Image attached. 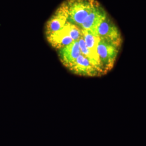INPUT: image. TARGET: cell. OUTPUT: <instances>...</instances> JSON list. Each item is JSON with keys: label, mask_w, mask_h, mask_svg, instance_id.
<instances>
[{"label": "cell", "mask_w": 146, "mask_h": 146, "mask_svg": "<svg viewBox=\"0 0 146 146\" xmlns=\"http://www.w3.org/2000/svg\"><path fill=\"white\" fill-rule=\"evenodd\" d=\"M68 21L81 26L91 11L100 4L96 0H66Z\"/></svg>", "instance_id": "cell-1"}, {"label": "cell", "mask_w": 146, "mask_h": 146, "mask_svg": "<svg viewBox=\"0 0 146 146\" xmlns=\"http://www.w3.org/2000/svg\"><path fill=\"white\" fill-rule=\"evenodd\" d=\"M120 47L121 45L100 38L97 51L104 74L111 70L114 66Z\"/></svg>", "instance_id": "cell-2"}, {"label": "cell", "mask_w": 146, "mask_h": 146, "mask_svg": "<svg viewBox=\"0 0 146 146\" xmlns=\"http://www.w3.org/2000/svg\"><path fill=\"white\" fill-rule=\"evenodd\" d=\"M97 34L101 39L121 45L122 38L119 29L109 16L102 21L97 29Z\"/></svg>", "instance_id": "cell-3"}, {"label": "cell", "mask_w": 146, "mask_h": 146, "mask_svg": "<svg viewBox=\"0 0 146 146\" xmlns=\"http://www.w3.org/2000/svg\"><path fill=\"white\" fill-rule=\"evenodd\" d=\"M68 13L65 1L59 6L46 25V36L62 29L67 23Z\"/></svg>", "instance_id": "cell-4"}, {"label": "cell", "mask_w": 146, "mask_h": 146, "mask_svg": "<svg viewBox=\"0 0 146 146\" xmlns=\"http://www.w3.org/2000/svg\"><path fill=\"white\" fill-rule=\"evenodd\" d=\"M68 69L74 74L84 76H97L103 74L82 54H81Z\"/></svg>", "instance_id": "cell-5"}, {"label": "cell", "mask_w": 146, "mask_h": 146, "mask_svg": "<svg viewBox=\"0 0 146 146\" xmlns=\"http://www.w3.org/2000/svg\"><path fill=\"white\" fill-rule=\"evenodd\" d=\"M107 16V13L100 3L87 17L82 24L81 28L84 31H90L98 35L97 29L98 27Z\"/></svg>", "instance_id": "cell-6"}, {"label": "cell", "mask_w": 146, "mask_h": 146, "mask_svg": "<svg viewBox=\"0 0 146 146\" xmlns=\"http://www.w3.org/2000/svg\"><path fill=\"white\" fill-rule=\"evenodd\" d=\"M81 54L78 41H75L68 46L58 50V57L63 64L68 68Z\"/></svg>", "instance_id": "cell-7"}, {"label": "cell", "mask_w": 146, "mask_h": 146, "mask_svg": "<svg viewBox=\"0 0 146 146\" xmlns=\"http://www.w3.org/2000/svg\"><path fill=\"white\" fill-rule=\"evenodd\" d=\"M46 37L49 44L58 50L74 41L70 36L67 23L61 30Z\"/></svg>", "instance_id": "cell-8"}, {"label": "cell", "mask_w": 146, "mask_h": 146, "mask_svg": "<svg viewBox=\"0 0 146 146\" xmlns=\"http://www.w3.org/2000/svg\"><path fill=\"white\" fill-rule=\"evenodd\" d=\"M82 37L86 43L87 47L95 55L99 57L98 54V46L99 43L100 38L99 36L90 31H84L82 29Z\"/></svg>", "instance_id": "cell-9"}]
</instances>
